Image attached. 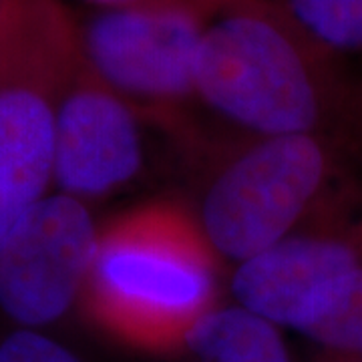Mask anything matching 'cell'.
Returning a JSON list of instances; mask_svg holds the SVG:
<instances>
[{
  "label": "cell",
  "instance_id": "obj_3",
  "mask_svg": "<svg viewBox=\"0 0 362 362\" xmlns=\"http://www.w3.org/2000/svg\"><path fill=\"white\" fill-rule=\"evenodd\" d=\"M78 59L61 0H0V242L49 194L57 105Z\"/></svg>",
  "mask_w": 362,
  "mask_h": 362
},
{
  "label": "cell",
  "instance_id": "obj_12",
  "mask_svg": "<svg viewBox=\"0 0 362 362\" xmlns=\"http://www.w3.org/2000/svg\"><path fill=\"white\" fill-rule=\"evenodd\" d=\"M0 362H83L45 330L13 326L0 334Z\"/></svg>",
  "mask_w": 362,
  "mask_h": 362
},
{
  "label": "cell",
  "instance_id": "obj_9",
  "mask_svg": "<svg viewBox=\"0 0 362 362\" xmlns=\"http://www.w3.org/2000/svg\"><path fill=\"white\" fill-rule=\"evenodd\" d=\"M180 362H292L282 328L240 304H218L185 337Z\"/></svg>",
  "mask_w": 362,
  "mask_h": 362
},
{
  "label": "cell",
  "instance_id": "obj_7",
  "mask_svg": "<svg viewBox=\"0 0 362 362\" xmlns=\"http://www.w3.org/2000/svg\"><path fill=\"white\" fill-rule=\"evenodd\" d=\"M362 268V223L302 230L235 264V304L300 334H308L340 304Z\"/></svg>",
  "mask_w": 362,
  "mask_h": 362
},
{
  "label": "cell",
  "instance_id": "obj_2",
  "mask_svg": "<svg viewBox=\"0 0 362 362\" xmlns=\"http://www.w3.org/2000/svg\"><path fill=\"white\" fill-rule=\"evenodd\" d=\"M220 262L192 207L147 202L99 228L81 304L119 344L175 356L218 306Z\"/></svg>",
  "mask_w": 362,
  "mask_h": 362
},
{
  "label": "cell",
  "instance_id": "obj_11",
  "mask_svg": "<svg viewBox=\"0 0 362 362\" xmlns=\"http://www.w3.org/2000/svg\"><path fill=\"white\" fill-rule=\"evenodd\" d=\"M306 338L316 342L328 356L362 362V268L340 304Z\"/></svg>",
  "mask_w": 362,
  "mask_h": 362
},
{
  "label": "cell",
  "instance_id": "obj_4",
  "mask_svg": "<svg viewBox=\"0 0 362 362\" xmlns=\"http://www.w3.org/2000/svg\"><path fill=\"white\" fill-rule=\"evenodd\" d=\"M242 139L216 161L194 209L218 258L233 266L320 214L337 192L344 147L316 133Z\"/></svg>",
  "mask_w": 362,
  "mask_h": 362
},
{
  "label": "cell",
  "instance_id": "obj_5",
  "mask_svg": "<svg viewBox=\"0 0 362 362\" xmlns=\"http://www.w3.org/2000/svg\"><path fill=\"white\" fill-rule=\"evenodd\" d=\"M214 2L89 6L75 13L81 54L143 121L192 137L195 54Z\"/></svg>",
  "mask_w": 362,
  "mask_h": 362
},
{
  "label": "cell",
  "instance_id": "obj_13",
  "mask_svg": "<svg viewBox=\"0 0 362 362\" xmlns=\"http://www.w3.org/2000/svg\"><path fill=\"white\" fill-rule=\"evenodd\" d=\"M90 6H147V4H181V2H207V0H87Z\"/></svg>",
  "mask_w": 362,
  "mask_h": 362
},
{
  "label": "cell",
  "instance_id": "obj_10",
  "mask_svg": "<svg viewBox=\"0 0 362 362\" xmlns=\"http://www.w3.org/2000/svg\"><path fill=\"white\" fill-rule=\"evenodd\" d=\"M314 47L349 66L362 57V0H272Z\"/></svg>",
  "mask_w": 362,
  "mask_h": 362
},
{
  "label": "cell",
  "instance_id": "obj_14",
  "mask_svg": "<svg viewBox=\"0 0 362 362\" xmlns=\"http://www.w3.org/2000/svg\"><path fill=\"white\" fill-rule=\"evenodd\" d=\"M318 362H356V361H346V358H338V356H328V354H324L322 358Z\"/></svg>",
  "mask_w": 362,
  "mask_h": 362
},
{
  "label": "cell",
  "instance_id": "obj_8",
  "mask_svg": "<svg viewBox=\"0 0 362 362\" xmlns=\"http://www.w3.org/2000/svg\"><path fill=\"white\" fill-rule=\"evenodd\" d=\"M141 123L81 54L57 105L52 185L85 204L129 185L145 159Z\"/></svg>",
  "mask_w": 362,
  "mask_h": 362
},
{
  "label": "cell",
  "instance_id": "obj_6",
  "mask_svg": "<svg viewBox=\"0 0 362 362\" xmlns=\"http://www.w3.org/2000/svg\"><path fill=\"white\" fill-rule=\"evenodd\" d=\"M99 226L89 207L47 194L0 242V312L13 326L45 330L81 302Z\"/></svg>",
  "mask_w": 362,
  "mask_h": 362
},
{
  "label": "cell",
  "instance_id": "obj_1",
  "mask_svg": "<svg viewBox=\"0 0 362 362\" xmlns=\"http://www.w3.org/2000/svg\"><path fill=\"white\" fill-rule=\"evenodd\" d=\"M197 107L242 137L362 135V81L272 0H216L195 54Z\"/></svg>",
  "mask_w": 362,
  "mask_h": 362
}]
</instances>
